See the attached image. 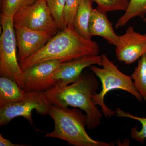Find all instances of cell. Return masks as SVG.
<instances>
[{
    "label": "cell",
    "mask_w": 146,
    "mask_h": 146,
    "mask_svg": "<svg viewBox=\"0 0 146 146\" xmlns=\"http://www.w3.org/2000/svg\"><path fill=\"white\" fill-rule=\"evenodd\" d=\"M99 87L96 76L91 71L84 70L74 83L61 87L54 86L45 93L52 104L61 108H77L84 111L86 127L92 130L100 125L103 115L92 101V96Z\"/></svg>",
    "instance_id": "1"
},
{
    "label": "cell",
    "mask_w": 146,
    "mask_h": 146,
    "mask_svg": "<svg viewBox=\"0 0 146 146\" xmlns=\"http://www.w3.org/2000/svg\"><path fill=\"white\" fill-rule=\"evenodd\" d=\"M98 43L84 38L74 27H65L54 35L42 49L22 62L23 72L37 63L48 60L67 62L84 56L99 55Z\"/></svg>",
    "instance_id": "2"
},
{
    "label": "cell",
    "mask_w": 146,
    "mask_h": 146,
    "mask_svg": "<svg viewBox=\"0 0 146 146\" xmlns=\"http://www.w3.org/2000/svg\"><path fill=\"white\" fill-rule=\"evenodd\" d=\"M48 115L53 120L52 132L46 133L47 138H56L66 141L74 146H112V142L106 143L92 139L86 132V115L80 110L61 108L52 104Z\"/></svg>",
    "instance_id": "3"
},
{
    "label": "cell",
    "mask_w": 146,
    "mask_h": 146,
    "mask_svg": "<svg viewBox=\"0 0 146 146\" xmlns=\"http://www.w3.org/2000/svg\"><path fill=\"white\" fill-rule=\"evenodd\" d=\"M101 56L102 68L97 67L96 65L89 67L90 71L100 79L102 85L100 92L92 96V101L95 106H100L103 115L108 118L115 115V111L110 109L104 103V97L110 91L117 89L123 90L133 95L139 102L143 99L135 88L131 76L121 72L106 54H103Z\"/></svg>",
    "instance_id": "4"
},
{
    "label": "cell",
    "mask_w": 146,
    "mask_h": 146,
    "mask_svg": "<svg viewBox=\"0 0 146 146\" xmlns=\"http://www.w3.org/2000/svg\"><path fill=\"white\" fill-rule=\"evenodd\" d=\"M0 37V75L14 80L24 90L23 72L16 54V38L13 17L1 16Z\"/></svg>",
    "instance_id": "5"
},
{
    "label": "cell",
    "mask_w": 146,
    "mask_h": 146,
    "mask_svg": "<svg viewBox=\"0 0 146 146\" xmlns=\"http://www.w3.org/2000/svg\"><path fill=\"white\" fill-rule=\"evenodd\" d=\"M51 105L45 92H26L21 100L0 107V126L7 125L17 117H23L28 121L36 131H40L33 124V110H35L39 115L46 116L48 115Z\"/></svg>",
    "instance_id": "6"
},
{
    "label": "cell",
    "mask_w": 146,
    "mask_h": 146,
    "mask_svg": "<svg viewBox=\"0 0 146 146\" xmlns=\"http://www.w3.org/2000/svg\"><path fill=\"white\" fill-rule=\"evenodd\" d=\"M13 23L15 29L26 27L46 32L53 36L59 29L49 9L46 0H36L31 5L18 11L13 17Z\"/></svg>",
    "instance_id": "7"
},
{
    "label": "cell",
    "mask_w": 146,
    "mask_h": 146,
    "mask_svg": "<svg viewBox=\"0 0 146 146\" xmlns=\"http://www.w3.org/2000/svg\"><path fill=\"white\" fill-rule=\"evenodd\" d=\"M63 62L48 60L33 65L23 72L24 90L27 91H45L56 84L52 77ZM64 63V62H63Z\"/></svg>",
    "instance_id": "8"
},
{
    "label": "cell",
    "mask_w": 146,
    "mask_h": 146,
    "mask_svg": "<svg viewBox=\"0 0 146 146\" xmlns=\"http://www.w3.org/2000/svg\"><path fill=\"white\" fill-rule=\"evenodd\" d=\"M115 46L118 60L126 65L133 64L146 52V34H141L133 27H129L124 34L119 36Z\"/></svg>",
    "instance_id": "9"
},
{
    "label": "cell",
    "mask_w": 146,
    "mask_h": 146,
    "mask_svg": "<svg viewBox=\"0 0 146 146\" xmlns=\"http://www.w3.org/2000/svg\"><path fill=\"white\" fill-rule=\"evenodd\" d=\"M102 56H84L64 62L53 74L52 78L56 82L54 86L63 87L76 81L84 70L93 65L100 66Z\"/></svg>",
    "instance_id": "10"
},
{
    "label": "cell",
    "mask_w": 146,
    "mask_h": 146,
    "mask_svg": "<svg viewBox=\"0 0 146 146\" xmlns=\"http://www.w3.org/2000/svg\"><path fill=\"white\" fill-rule=\"evenodd\" d=\"M15 32L19 63L39 51L54 36L46 32L26 27L15 29Z\"/></svg>",
    "instance_id": "11"
},
{
    "label": "cell",
    "mask_w": 146,
    "mask_h": 146,
    "mask_svg": "<svg viewBox=\"0 0 146 146\" xmlns=\"http://www.w3.org/2000/svg\"><path fill=\"white\" fill-rule=\"evenodd\" d=\"M89 32L91 37L99 36L107 41L109 44L115 46L119 36L116 34L112 24L107 18L106 13L98 9H94L89 24Z\"/></svg>",
    "instance_id": "12"
},
{
    "label": "cell",
    "mask_w": 146,
    "mask_h": 146,
    "mask_svg": "<svg viewBox=\"0 0 146 146\" xmlns=\"http://www.w3.org/2000/svg\"><path fill=\"white\" fill-rule=\"evenodd\" d=\"M26 91L14 80L8 77H0V107L21 100Z\"/></svg>",
    "instance_id": "13"
},
{
    "label": "cell",
    "mask_w": 146,
    "mask_h": 146,
    "mask_svg": "<svg viewBox=\"0 0 146 146\" xmlns=\"http://www.w3.org/2000/svg\"><path fill=\"white\" fill-rule=\"evenodd\" d=\"M93 0H82L75 16L73 26L76 31L85 39L92 40L89 24L93 7Z\"/></svg>",
    "instance_id": "14"
},
{
    "label": "cell",
    "mask_w": 146,
    "mask_h": 146,
    "mask_svg": "<svg viewBox=\"0 0 146 146\" xmlns=\"http://www.w3.org/2000/svg\"><path fill=\"white\" fill-rule=\"evenodd\" d=\"M146 14V0H129L128 7L125 13L120 17L115 25L119 29L125 26L131 19L139 17L143 19Z\"/></svg>",
    "instance_id": "15"
},
{
    "label": "cell",
    "mask_w": 146,
    "mask_h": 146,
    "mask_svg": "<svg viewBox=\"0 0 146 146\" xmlns=\"http://www.w3.org/2000/svg\"><path fill=\"white\" fill-rule=\"evenodd\" d=\"M131 77L136 90L146 101V52L138 60V65Z\"/></svg>",
    "instance_id": "16"
},
{
    "label": "cell",
    "mask_w": 146,
    "mask_h": 146,
    "mask_svg": "<svg viewBox=\"0 0 146 146\" xmlns=\"http://www.w3.org/2000/svg\"><path fill=\"white\" fill-rule=\"evenodd\" d=\"M115 115L119 117L129 118L140 122L142 125L141 129L138 130L137 127L132 128L130 136L132 139L137 142L143 143L146 139V117H136L125 112L119 108H117L115 111Z\"/></svg>",
    "instance_id": "17"
},
{
    "label": "cell",
    "mask_w": 146,
    "mask_h": 146,
    "mask_svg": "<svg viewBox=\"0 0 146 146\" xmlns=\"http://www.w3.org/2000/svg\"><path fill=\"white\" fill-rule=\"evenodd\" d=\"M36 0H1V16L13 17L16 13L34 3Z\"/></svg>",
    "instance_id": "18"
},
{
    "label": "cell",
    "mask_w": 146,
    "mask_h": 146,
    "mask_svg": "<svg viewBox=\"0 0 146 146\" xmlns=\"http://www.w3.org/2000/svg\"><path fill=\"white\" fill-rule=\"evenodd\" d=\"M66 0H46L47 5L59 30L65 27L64 11Z\"/></svg>",
    "instance_id": "19"
},
{
    "label": "cell",
    "mask_w": 146,
    "mask_h": 146,
    "mask_svg": "<svg viewBox=\"0 0 146 146\" xmlns=\"http://www.w3.org/2000/svg\"><path fill=\"white\" fill-rule=\"evenodd\" d=\"M97 4V9L107 13L108 12L123 11L128 7L129 0H93Z\"/></svg>",
    "instance_id": "20"
},
{
    "label": "cell",
    "mask_w": 146,
    "mask_h": 146,
    "mask_svg": "<svg viewBox=\"0 0 146 146\" xmlns=\"http://www.w3.org/2000/svg\"><path fill=\"white\" fill-rule=\"evenodd\" d=\"M82 0H66L64 11L65 27H73L74 19Z\"/></svg>",
    "instance_id": "21"
},
{
    "label": "cell",
    "mask_w": 146,
    "mask_h": 146,
    "mask_svg": "<svg viewBox=\"0 0 146 146\" xmlns=\"http://www.w3.org/2000/svg\"><path fill=\"white\" fill-rule=\"evenodd\" d=\"M0 146H29L31 145H23L20 144H14L11 143L9 139L4 138L2 134L0 133Z\"/></svg>",
    "instance_id": "22"
},
{
    "label": "cell",
    "mask_w": 146,
    "mask_h": 146,
    "mask_svg": "<svg viewBox=\"0 0 146 146\" xmlns=\"http://www.w3.org/2000/svg\"><path fill=\"white\" fill-rule=\"evenodd\" d=\"M143 21L144 22H145V23H146V18H145L143 19Z\"/></svg>",
    "instance_id": "23"
}]
</instances>
